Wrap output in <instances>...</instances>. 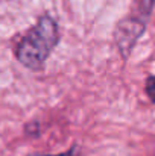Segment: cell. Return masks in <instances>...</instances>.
Listing matches in <instances>:
<instances>
[{
  "label": "cell",
  "mask_w": 155,
  "mask_h": 156,
  "mask_svg": "<svg viewBox=\"0 0 155 156\" xmlns=\"http://www.w3.org/2000/svg\"><path fill=\"white\" fill-rule=\"evenodd\" d=\"M154 3L155 0H140L138 2V14L134 17L131 15V17L125 18L119 24L117 43H119V49L125 55H128L129 49L134 46L137 38L142 35V32L146 26V18L152 11Z\"/></svg>",
  "instance_id": "obj_2"
},
{
  "label": "cell",
  "mask_w": 155,
  "mask_h": 156,
  "mask_svg": "<svg viewBox=\"0 0 155 156\" xmlns=\"http://www.w3.org/2000/svg\"><path fill=\"white\" fill-rule=\"evenodd\" d=\"M58 26L50 17H41L38 23L18 41L15 56L29 70H41L58 43Z\"/></svg>",
  "instance_id": "obj_1"
},
{
  "label": "cell",
  "mask_w": 155,
  "mask_h": 156,
  "mask_svg": "<svg viewBox=\"0 0 155 156\" xmlns=\"http://www.w3.org/2000/svg\"><path fill=\"white\" fill-rule=\"evenodd\" d=\"M31 156H50V155H40V153H34V155H31ZM56 156H75V155H73V152H67V153L56 155Z\"/></svg>",
  "instance_id": "obj_4"
},
{
  "label": "cell",
  "mask_w": 155,
  "mask_h": 156,
  "mask_svg": "<svg viewBox=\"0 0 155 156\" xmlns=\"http://www.w3.org/2000/svg\"><path fill=\"white\" fill-rule=\"evenodd\" d=\"M146 93H148L149 99L155 103V76H151L146 80Z\"/></svg>",
  "instance_id": "obj_3"
}]
</instances>
